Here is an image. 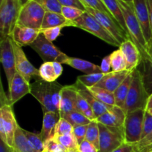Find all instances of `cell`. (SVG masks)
<instances>
[{"instance_id": "8fae6325", "label": "cell", "mask_w": 152, "mask_h": 152, "mask_svg": "<svg viewBox=\"0 0 152 152\" xmlns=\"http://www.w3.org/2000/svg\"><path fill=\"white\" fill-rule=\"evenodd\" d=\"M86 11L91 14L120 45L126 40H132V37L123 29L118 22L108 14L91 7H86Z\"/></svg>"}, {"instance_id": "7402d4cb", "label": "cell", "mask_w": 152, "mask_h": 152, "mask_svg": "<svg viewBox=\"0 0 152 152\" xmlns=\"http://www.w3.org/2000/svg\"><path fill=\"white\" fill-rule=\"evenodd\" d=\"M132 72V71H129L128 70L119 71V72L111 71V72L108 73L105 77L95 86L102 88L114 93Z\"/></svg>"}, {"instance_id": "f6af8a7d", "label": "cell", "mask_w": 152, "mask_h": 152, "mask_svg": "<svg viewBox=\"0 0 152 152\" xmlns=\"http://www.w3.org/2000/svg\"><path fill=\"white\" fill-rule=\"evenodd\" d=\"M88 127V125H84V126H74L73 130V134L77 140L78 145L86 140V133H87Z\"/></svg>"}, {"instance_id": "30bf717a", "label": "cell", "mask_w": 152, "mask_h": 152, "mask_svg": "<svg viewBox=\"0 0 152 152\" xmlns=\"http://www.w3.org/2000/svg\"><path fill=\"white\" fill-rule=\"evenodd\" d=\"M30 47L39 55L44 62H58L64 64L68 57V56L59 50L53 42L48 41L42 33Z\"/></svg>"}, {"instance_id": "5bb4252c", "label": "cell", "mask_w": 152, "mask_h": 152, "mask_svg": "<svg viewBox=\"0 0 152 152\" xmlns=\"http://www.w3.org/2000/svg\"><path fill=\"white\" fill-rule=\"evenodd\" d=\"M133 5L144 38L148 44L152 39V32L147 0H133Z\"/></svg>"}, {"instance_id": "4316f807", "label": "cell", "mask_w": 152, "mask_h": 152, "mask_svg": "<svg viewBox=\"0 0 152 152\" xmlns=\"http://www.w3.org/2000/svg\"><path fill=\"white\" fill-rule=\"evenodd\" d=\"M132 73L126 78V80L123 82L121 85L117 88V90L114 92V98H115L116 105L122 109H125V105H126V99H127L128 94H129V88L132 83Z\"/></svg>"}, {"instance_id": "8d00e7d4", "label": "cell", "mask_w": 152, "mask_h": 152, "mask_svg": "<svg viewBox=\"0 0 152 152\" xmlns=\"http://www.w3.org/2000/svg\"><path fill=\"white\" fill-rule=\"evenodd\" d=\"M106 74H104V73L86 74V75L78 77L77 80L81 83L86 87H92V86H95L98 83H99L105 77Z\"/></svg>"}, {"instance_id": "cb8c5ba5", "label": "cell", "mask_w": 152, "mask_h": 152, "mask_svg": "<svg viewBox=\"0 0 152 152\" xmlns=\"http://www.w3.org/2000/svg\"><path fill=\"white\" fill-rule=\"evenodd\" d=\"M64 64L69 65L78 71H82L86 74H98V73H102L101 70L100 66H98L97 65L88 62V61L84 60V59H79V58L69 57L65 62Z\"/></svg>"}, {"instance_id": "f1b7e54d", "label": "cell", "mask_w": 152, "mask_h": 152, "mask_svg": "<svg viewBox=\"0 0 152 152\" xmlns=\"http://www.w3.org/2000/svg\"><path fill=\"white\" fill-rule=\"evenodd\" d=\"M104 4L105 7L108 8L111 14L114 16V19H116L119 25L123 28V29L129 35V32H128L127 28H126V22H125L124 17H123V12H122L121 7H120V4H119L118 0H102ZM130 36V35H129ZM131 37V36H130Z\"/></svg>"}, {"instance_id": "e575fe53", "label": "cell", "mask_w": 152, "mask_h": 152, "mask_svg": "<svg viewBox=\"0 0 152 152\" xmlns=\"http://www.w3.org/2000/svg\"><path fill=\"white\" fill-rule=\"evenodd\" d=\"M23 132L30 142L32 148L37 152H44L45 151V142L42 138L40 133H33L28 132L23 129Z\"/></svg>"}, {"instance_id": "4fadbf2b", "label": "cell", "mask_w": 152, "mask_h": 152, "mask_svg": "<svg viewBox=\"0 0 152 152\" xmlns=\"http://www.w3.org/2000/svg\"><path fill=\"white\" fill-rule=\"evenodd\" d=\"M0 50L1 65L4 68L7 84L10 86L15 74H16V60L10 37L0 41Z\"/></svg>"}, {"instance_id": "7bdbcfd3", "label": "cell", "mask_w": 152, "mask_h": 152, "mask_svg": "<svg viewBox=\"0 0 152 152\" xmlns=\"http://www.w3.org/2000/svg\"><path fill=\"white\" fill-rule=\"evenodd\" d=\"M65 26H58L54 27V28H48V29L41 30V33L48 41L53 42V41H55L57 39V37L60 36L61 31H62V28H65Z\"/></svg>"}, {"instance_id": "8992f818", "label": "cell", "mask_w": 152, "mask_h": 152, "mask_svg": "<svg viewBox=\"0 0 152 152\" xmlns=\"http://www.w3.org/2000/svg\"><path fill=\"white\" fill-rule=\"evenodd\" d=\"M73 22L74 27L90 33L91 34L98 37L108 44L120 48V43L88 12L86 11L80 18Z\"/></svg>"}, {"instance_id": "277c9868", "label": "cell", "mask_w": 152, "mask_h": 152, "mask_svg": "<svg viewBox=\"0 0 152 152\" xmlns=\"http://www.w3.org/2000/svg\"><path fill=\"white\" fill-rule=\"evenodd\" d=\"M19 126L10 100L1 87V108H0V139L13 148L14 135Z\"/></svg>"}, {"instance_id": "ab89813d", "label": "cell", "mask_w": 152, "mask_h": 152, "mask_svg": "<svg viewBox=\"0 0 152 152\" xmlns=\"http://www.w3.org/2000/svg\"><path fill=\"white\" fill-rule=\"evenodd\" d=\"M86 11L80 9L76 8L73 7H66L62 6V14L64 17L68 20L74 22L76 19L80 18Z\"/></svg>"}, {"instance_id": "d4e9b609", "label": "cell", "mask_w": 152, "mask_h": 152, "mask_svg": "<svg viewBox=\"0 0 152 152\" xmlns=\"http://www.w3.org/2000/svg\"><path fill=\"white\" fill-rule=\"evenodd\" d=\"M58 26H73L74 22L65 19L62 13H54V12H45L41 30L54 28ZM40 30V31H41Z\"/></svg>"}, {"instance_id": "6da1fadb", "label": "cell", "mask_w": 152, "mask_h": 152, "mask_svg": "<svg viewBox=\"0 0 152 152\" xmlns=\"http://www.w3.org/2000/svg\"><path fill=\"white\" fill-rule=\"evenodd\" d=\"M31 94L39 101L43 113H59L60 94L63 86L56 82L49 83L42 79H36L31 83Z\"/></svg>"}, {"instance_id": "681fc988", "label": "cell", "mask_w": 152, "mask_h": 152, "mask_svg": "<svg viewBox=\"0 0 152 152\" xmlns=\"http://www.w3.org/2000/svg\"><path fill=\"white\" fill-rule=\"evenodd\" d=\"M100 68L102 70V72L104 74H108V73L111 72V56L108 55V56H105L104 59H102V63H101Z\"/></svg>"}, {"instance_id": "603a6c76", "label": "cell", "mask_w": 152, "mask_h": 152, "mask_svg": "<svg viewBox=\"0 0 152 152\" xmlns=\"http://www.w3.org/2000/svg\"><path fill=\"white\" fill-rule=\"evenodd\" d=\"M61 116L59 113L50 111V112H46L44 114L42 127L40 135L45 142L53 138L54 135L55 128Z\"/></svg>"}, {"instance_id": "f35d334b", "label": "cell", "mask_w": 152, "mask_h": 152, "mask_svg": "<svg viewBox=\"0 0 152 152\" xmlns=\"http://www.w3.org/2000/svg\"><path fill=\"white\" fill-rule=\"evenodd\" d=\"M73 130H74V126L69 122L67 121L65 119L61 117L60 120L58 122L57 125H56V128H55L53 137L73 133Z\"/></svg>"}, {"instance_id": "83f0119b", "label": "cell", "mask_w": 152, "mask_h": 152, "mask_svg": "<svg viewBox=\"0 0 152 152\" xmlns=\"http://www.w3.org/2000/svg\"><path fill=\"white\" fill-rule=\"evenodd\" d=\"M91 94L94 96L96 99L109 106H115L116 102L114 94L112 92L108 90L102 88L92 86V87H86Z\"/></svg>"}, {"instance_id": "f5cc1de1", "label": "cell", "mask_w": 152, "mask_h": 152, "mask_svg": "<svg viewBox=\"0 0 152 152\" xmlns=\"http://www.w3.org/2000/svg\"><path fill=\"white\" fill-rule=\"evenodd\" d=\"M0 152H14V150L0 139Z\"/></svg>"}, {"instance_id": "94428289", "label": "cell", "mask_w": 152, "mask_h": 152, "mask_svg": "<svg viewBox=\"0 0 152 152\" xmlns=\"http://www.w3.org/2000/svg\"><path fill=\"white\" fill-rule=\"evenodd\" d=\"M44 152H48V151H44Z\"/></svg>"}, {"instance_id": "9a60e30c", "label": "cell", "mask_w": 152, "mask_h": 152, "mask_svg": "<svg viewBox=\"0 0 152 152\" xmlns=\"http://www.w3.org/2000/svg\"><path fill=\"white\" fill-rule=\"evenodd\" d=\"M120 50L126 61V70L133 71L137 68L142 62V55L132 40H126L120 45Z\"/></svg>"}, {"instance_id": "ee69618b", "label": "cell", "mask_w": 152, "mask_h": 152, "mask_svg": "<svg viewBox=\"0 0 152 152\" xmlns=\"http://www.w3.org/2000/svg\"><path fill=\"white\" fill-rule=\"evenodd\" d=\"M152 132V115L148 111H145L143 123H142V132L141 140L148 136Z\"/></svg>"}, {"instance_id": "d6a6232c", "label": "cell", "mask_w": 152, "mask_h": 152, "mask_svg": "<svg viewBox=\"0 0 152 152\" xmlns=\"http://www.w3.org/2000/svg\"><path fill=\"white\" fill-rule=\"evenodd\" d=\"M86 140L93 144L98 150H99V123L96 120L91 122L88 127L87 133H86Z\"/></svg>"}, {"instance_id": "f546056e", "label": "cell", "mask_w": 152, "mask_h": 152, "mask_svg": "<svg viewBox=\"0 0 152 152\" xmlns=\"http://www.w3.org/2000/svg\"><path fill=\"white\" fill-rule=\"evenodd\" d=\"M110 56H111V71L119 72L126 70L127 65H126V59L120 48L113 51Z\"/></svg>"}, {"instance_id": "6125c7cd", "label": "cell", "mask_w": 152, "mask_h": 152, "mask_svg": "<svg viewBox=\"0 0 152 152\" xmlns=\"http://www.w3.org/2000/svg\"><path fill=\"white\" fill-rule=\"evenodd\" d=\"M149 152H152V151H149Z\"/></svg>"}, {"instance_id": "3957f363", "label": "cell", "mask_w": 152, "mask_h": 152, "mask_svg": "<svg viewBox=\"0 0 152 152\" xmlns=\"http://www.w3.org/2000/svg\"><path fill=\"white\" fill-rule=\"evenodd\" d=\"M132 78L129 94L126 99L124 111L126 114L137 109H146L147 102L150 95L147 92L139 68L132 72Z\"/></svg>"}, {"instance_id": "7dc6e473", "label": "cell", "mask_w": 152, "mask_h": 152, "mask_svg": "<svg viewBox=\"0 0 152 152\" xmlns=\"http://www.w3.org/2000/svg\"><path fill=\"white\" fill-rule=\"evenodd\" d=\"M62 6L73 7L86 11V7L84 5L81 0H58Z\"/></svg>"}, {"instance_id": "d6986e66", "label": "cell", "mask_w": 152, "mask_h": 152, "mask_svg": "<svg viewBox=\"0 0 152 152\" xmlns=\"http://www.w3.org/2000/svg\"><path fill=\"white\" fill-rule=\"evenodd\" d=\"M40 30L26 28L16 25L10 35V38L19 45H31L39 35Z\"/></svg>"}, {"instance_id": "ffe728a7", "label": "cell", "mask_w": 152, "mask_h": 152, "mask_svg": "<svg viewBox=\"0 0 152 152\" xmlns=\"http://www.w3.org/2000/svg\"><path fill=\"white\" fill-rule=\"evenodd\" d=\"M146 57L142 58V62L138 68L142 74V82L148 94H152V39L147 44Z\"/></svg>"}, {"instance_id": "9f6ffc18", "label": "cell", "mask_w": 152, "mask_h": 152, "mask_svg": "<svg viewBox=\"0 0 152 152\" xmlns=\"http://www.w3.org/2000/svg\"><path fill=\"white\" fill-rule=\"evenodd\" d=\"M19 3H20L21 6H23L24 4H26V3L28 2V1H29L30 0H19Z\"/></svg>"}, {"instance_id": "ac0fdd59", "label": "cell", "mask_w": 152, "mask_h": 152, "mask_svg": "<svg viewBox=\"0 0 152 152\" xmlns=\"http://www.w3.org/2000/svg\"><path fill=\"white\" fill-rule=\"evenodd\" d=\"M126 115L124 110L115 105L111 107L105 114L96 118V120L104 126L123 129Z\"/></svg>"}, {"instance_id": "be15d7a7", "label": "cell", "mask_w": 152, "mask_h": 152, "mask_svg": "<svg viewBox=\"0 0 152 152\" xmlns=\"http://www.w3.org/2000/svg\"></svg>"}, {"instance_id": "db71d44e", "label": "cell", "mask_w": 152, "mask_h": 152, "mask_svg": "<svg viewBox=\"0 0 152 152\" xmlns=\"http://www.w3.org/2000/svg\"><path fill=\"white\" fill-rule=\"evenodd\" d=\"M147 3H148V11H149L150 22H151V32H152V0H147Z\"/></svg>"}, {"instance_id": "816d5d0a", "label": "cell", "mask_w": 152, "mask_h": 152, "mask_svg": "<svg viewBox=\"0 0 152 152\" xmlns=\"http://www.w3.org/2000/svg\"><path fill=\"white\" fill-rule=\"evenodd\" d=\"M52 64H53L56 77H57V78H59L62 75V71H63V68H62V64L58 62H52Z\"/></svg>"}, {"instance_id": "7a4b0ae2", "label": "cell", "mask_w": 152, "mask_h": 152, "mask_svg": "<svg viewBox=\"0 0 152 152\" xmlns=\"http://www.w3.org/2000/svg\"><path fill=\"white\" fill-rule=\"evenodd\" d=\"M118 1L120 7H121L122 12H123L128 32L132 37V41L139 49L140 52L142 55V59L146 57L148 55V53H147L148 45H147V42L145 38H144L139 21L135 14L133 3L129 4L123 0H118Z\"/></svg>"}, {"instance_id": "4dcf8cb0", "label": "cell", "mask_w": 152, "mask_h": 152, "mask_svg": "<svg viewBox=\"0 0 152 152\" xmlns=\"http://www.w3.org/2000/svg\"><path fill=\"white\" fill-rule=\"evenodd\" d=\"M77 111L79 112L82 113L84 116H86L88 120L91 121H94L96 120V117H95L93 109L91 107L90 104L88 102V101L82 96L81 94L78 93V96H77Z\"/></svg>"}, {"instance_id": "2e32d148", "label": "cell", "mask_w": 152, "mask_h": 152, "mask_svg": "<svg viewBox=\"0 0 152 152\" xmlns=\"http://www.w3.org/2000/svg\"><path fill=\"white\" fill-rule=\"evenodd\" d=\"M31 83H28L19 73L16 72L11 82V84L8 86L9 100L10 105H13L23 96L31 93Z\"/></svg>"}, {"instance_id": "9c48e42d", "label": "cell", "mask_w": 152, "mask_h": 152, "mask_svg": "<svg viewBox=\"0 0 152 152\" xmlns=\"http://www.w3.org/2000/svg\"><path fill=\"white\" fill-rule=\"evenodd\" d=\"M99 152H111L126 142L123 128L109 127L99 123Z\"/></svg>"}, {"instance_id": "680465c9", "label": "cell", "mask_w": 152, "mask_h": 152, "mask_svg": "<svg viewBox=\"0 0 152 152\" xmlns=\"http://www.w3.org/2000/svg\"><path fill=\"white\" fill-rule=\"evenodd\" d=\"M65 152H78V151H77V150L72 149V150H67V151Z\"/></svg>"}, {"instance_id": "484cf974", "label": "cell", "mask_w": 152, "mask_h": 152, "mask_svg": "<svg viewBox=\"0 0 152 152\" xmlns=\"http://www.w3.org/2000/svg\"><path fill=\"white\" fill-rule=\"evenodd\" d=\"M13 148L14 152H37L28 142L23 129L19 126H17L15 132Z\"/></svg>"}, {"instance_id": "f907efd6", "label": "cell", "mask_w": 152, "mask_h": 152, "mask_svg": "<svg viewBox=\"0 0 152 152\" xmlns=\"http://www.w3.org/2000/svg\"><path fill=\"white\" fill-rule=\"evenodd\" d=\"M111 152H136V151H135L134 145L124 142L120 146H119L118 148Z\"/></svg>"}, {"instance_id": "6f0895ef", "label": "cell", "mask_w": 152, "mask_h": 152, "mask_svg": "<svg viewBox=\"0 0 152 152\" xmlns=\"http://www.w3.org/2000/svg\"><path fill=\"white\" fill-rule=\"evenodd\" d=\"M123 1H126V2L129 3V4H132L133 3V0H123Z\"/></svg>"}, {"instance_id": "52a82bcc", "label": "cell", "mask_w": 152, "mask_h": 152, "mask_svg": "<svg viewBox=\"0 0 152 152\" xmlns=\"http://www.w3.org/2000/svg\"><path fill=\"white\" fill-rule=\"evenodd\" d=\"M45 12V9L37 1L30 0L21 7L16 25L41 30Z\"/></svg>"}, {"instance_id": "bcb514c9", "label": "cell", "mask_w": 152, "mask_h": 152, "mask_svg": "<svg viewBox=\"0 0 152 152\" xmlns=\"http://www.w3.org/2000/svg\"><path fill=\"white\" fill-rule=\"evenodd\" d=\"M67 150L55 140L50 139L45 142V151L48 152H65Z\"/></svg>"}, {"instance_id": "e0dca14e", "label": "cell", "mask_w": 152, "mask_h": 152, "mask_svg": "<svg viewBox=\"0 0 152 152\" xmlns=\"http://www.w3.org/2000/svg\"><path fill=\"white\" fill-rule=\"evenodd\" d=\"M78 91L74 85L63 86L60 94L59 114L61 115L77 111V100Z\"/></svg>"}, {"instance_id": "11a10c76", "label": "cell", "mask_w": 152, "mask_h": 152, "mask_svg": "<svg viewBox=\"0 0 152 152\" xmlns=\"http://www.w3.org/2000/svg\"><path fill=\"white\" fill-rule=\"evenodd\" d=\"M152 108V94L149 96L148 99V102H147V105H146V109L145 111H148V110L151 109Z\"/></svg>"}, {"instance_id": "836d02e7", "label": "cell", "mask_w": 152, "mask_h": 152, "mask_svg": "<svg viewBox=\"0 0 152 152\" xmlns=\"http://www.w3.org/2000/svg\"><path fill=\"white\" fill-rule=\"evenodd\" d=\"M39 71L40 78L46 82L53 83V82H56V80L58 79L55 73L52 62H44L39 67Z\"/></svg>"}, {"instance_id": "1f68e13d", "label": "cell", "mask_w": 152, "mask_h": 152, "mask_svg": "<svg viewBox=\"0 0 152 152\" xmlns=\"http://www.w3.org/2000/svg\"><path fill=\"white\" fill-rule=\"evenodd\" d=\"M61 117L65 119L67 121L69 122L73 126H84V125H89L91 123V120H88L86 116L83 115L82 113L77 111H71L67 114L61 115Z\"/></svg>"}, {"instance_id": "ba28073f", "label": "cell", "mask_w": 152, "mask_h": 152, "mask_svg": "<svg viewBox=\"0 0 152 152\" xmlns=\"http://www.w3.org/2000/svg\"><path fill=\"white\" fill-rule=\"evenodd\" d=\"M145 111L144 109H137L126 114L123 131L125 142L127 143L135 145L141 140Z\"/></svg>"}, {"instance_id": "44dd1931", "label": "cell", "mask_w": 152, "mask_h": 152, "mask_svg": "<svg viewBox=\"0 0 152 152\" xmlns=\"http://www.w3.org/2000/svg\"><path fill=\"white\" fill-rule=\"evenodd\" d=\"M74 85L75 86L78 93L80 94H81L82 96L88 101V102L90 104L91 107V108L93 109L94 113L96 119L98 118L99 117H100V116L102 115L103 114H105L111 107H112L105 105V104L102 103V102L98 100L97 99H96V98L89 92V91L88 90L87 88L85 86H83L81 83L77 81V82H76L75 84Z\"/></svg>"}, {"instance_id": "91938a15", "label": "cell", "mask_w": 152, "mask_h": 152, "mask_svg": "<svg viewBox=\"0 0 152 152\" xmlns=\"http://www.w3.org/2000/svg\"><path fill=\"white\" fill-rule=\"evenodd\" d=\"M148 111H149V112H150V114H151V115H152V108H151V109L148 110Z\"/></svg>"}, {"instance_id": "c3c4849f", "label": "cell", "mask_w": 152, "mask_h": 152, "mask_svg": "<svg viewBox=\"0 0 152 152\" xmlns=\"http://www.w3.org/2000/svg\"><path fill=\"white\" fill-rule=\"evenodd\" d=\"M78 152H99V150L92 143L85 140L79 145Z\"/></svg>"}, {"instance_id": "60d3db41", "label": "cell", "mask_w": 152, "mask_h": 152, "mask_svg": "<svg viewBox=\"0 0 152 152\" xmlns=\"http://www.w3.org/2000/svg\"><path fill=\"white\" fill-rule=\"evenodd\" d=\"M81 1L86 7H91V8H93L95 9V10H99L101 12H103V13H106L108 16H111L113 19L116 20L114 18V16L111 14V13L108 10V8L105 7L102 0H81Z\"/></svg>"}, {"instance_id": "b9f144b4", "label": "cell", "mask_w": 152, "mask_h": 152, "mask_svg": "<svg viewBox=\"0 0 152 152\" xmlns=\"http://www.w3.org/2000/svg\"><path fill=\"white\" fill-rule=\"evenodd\" d=\"M136 152H149L152 151V132L148 136L134 145Z\"/></svg>"}, {"instance_id": "d590c367", "label": "cell", "mask_w": 152, "mask_h": 152, "mask_svg": "<svg viewBox=\"0 0 152 152\" xmlns=\"http://www.w3.org/2000/svg\"><path fill=\"white\" fill-rule=\"evenodd\" d=\"M51 139L55 140L56 142H59L60 145H62L66 150L78 149V143H77L73 133L53 137Z\"/></svg>"}, {"instance_id": "74e56055", "label": "cell", "mask_w": 152, "mask_h": 152, "mask_svg": "<svg viewBox=\"0 0 152 152\" xmlns=\"http://www.w3.org/2000/svg\"><path fill=\"white\" fill-rule=\"evenodd\" d=\"M39 4L46 12H54V13H62V7L58 0H34Z\"/></svg>"}, {"instance_id": "7c38bea8", "label": "cell", "mask_w": 152, "mask_h": 152, "mask_svg": "<svg viewBox=\"0 0 152 152\" xmlns=\"http://www.w3.org/2000/svg\"><path fill=\"white\" fill-rule=\"evenodd\" d=\"M11 42L13 51H14L15 60H16V72L19 73L29 83L33 77H35L36 79L39 78L40 76L39 69H37L30 62L22 46L16 44L12 39Z\"/></svg>"}, {"instance_id": "5b68a950", "label": "cell", "mask_w": 152, "mask_h": 152, "mask_svg": "<svg viewBox=\"0 0 152 152\" xmlns=\"http://www.w3.org/2000/svg\"><path fill=\"white\" fill-rule=\"evenodd\" d=\"M22 7L19 0H1L0 3V41L10 37L17 23Z\"/></svg>"}]
</instances>
